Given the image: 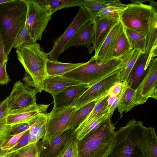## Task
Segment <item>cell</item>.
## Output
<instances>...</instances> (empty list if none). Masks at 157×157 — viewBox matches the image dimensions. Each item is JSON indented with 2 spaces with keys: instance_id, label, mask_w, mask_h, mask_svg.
<instances>
[{
  "instance_id": "cell-26",
  "label": "cell",
  "mask_w": 157,
  "mask_h": 157,
  "mask_svg": "<svg viewBox=\"0 0 157 157\" xmlns=\"http://www.w3.org/2000/svg\"><path fill=\"white\" fill-rule=\"evenodd\" d=\"M83 63H64L58 61H52L48 59L46 64L48 76L62 75L78 67Z\"/></svg>"
},
{
  "instance_id": "cell-27",
  "label": "cell",
  "mask_w": 157,
  "mask_h": 157,
  "mask_svg": "<svg viewBox=\"0 0 157 157\" xmlns=\"http://www.w3.org/2000/svg\"><path fill=\"white\" fill-rule=\"evenodd\" d=\"M127 7V4L121 2L119 0L111 6H108L100 11L97 17L101 19L109 20L120 21L121 15Z\"/></svg>"
},
{
  "instance_id": "cell-38",
  "label": "cell",
  "mask_w": 157,
  "mask_h": 157,
  "mask_svg": "<svg viewBox=\"0 0 157 157\" xmlns=\"http://www.w3.org/2000/svg\"><path fill=\"white\" fill-rule=\"evenodd\" d=\"M30 127L28 123H22L11 125L10 134L13 136L29 129Z\"/></svg>"
},
{
  "instance_id": "cell-39",
  "label": "cell",
  "mask_w": 157,
  "mask_h": 157,
  "mask_svg": "<svg viewBox=\"0 0 157 157\" xmlns=\"http://www.w3.org/2000/svg\"><path fill=\"white\" fill-rule=\"evenodd\" d=\"M29 129L22 136L16 145L10 150L4 152H0L2 153H8L11 151H15L20 148L28 144L29 140Z\"/></svg>"
},
{
  "instance_id": "cell-16",
  "label": "cell",
  "mask_w": 157,
  "mask_h": 157,
  "mask_svg": "<svg viewBox=\"0 0 157 157\" xmlns=\"http://www.w3.org/2000/svg\"><path fill=\"white\" fill-rule=\"evenodd\" d=\"M149 53H141L137 59L128 75L127 85L136 90L146 74L150 62L154 58L149 57Z\"/></svg>"
},
{
  "instance_id": "cell-36",
  "label": "cell",
  "mask_w": 157,
  "mask_h": 157,
  "mask_svg": "<svg viewBox=\"0 0 157 157\" xmlns=\"http://www.w3.org/2000/svg\"><path fill=\"white\" fill-rule=\"evenodd\" d=\"M17 151L19 157H36L39 152L37 143L28 144Z\"/></svg>"
},
{
  "instance_id": "cell-46",
  "label": "cell",
  "mask_w": 157,
  "mask_h": 157,
  "mask_svg": "<svg viewBox=\"0 0 157 157\" xmlns=\"http://www.w3.org/2000/svg\"><path fill=\"white\" fill-rule=\"evenodd\" d=\"M149 5L155 10L157 11V2L153 0H149Z\"/></svg>"
},
{
  "instance_id": "cell-41",
  "label": "cell",
  "mask_w": 157,
  "mask_h": 157,
  "mask_svg": "<svg viewBox=\"0 0 157 157\" xmlns=\"http://www.w3.org/2000/svg\"><path fill=\"white\" fill-rule=\"evenodd\" d=\"M10 78L7 72L6 66H3L0 63V84H7Z\"/></svg>"
},
{
  "instance_id": "cell-32",
  "label": "cell",
  "mask_w": 157,
  "mask_h": 157,
  "mask_svg": "<svg viewBox=\"0 0 157 157\" xmlns=\"http://www.w3.org/2000/svg\"><path fill=\"white\" fill-rule=\"evenodd\" d=\"M141 53H142L139 51L133 50L128 60L121 69L120 73V82L127 81L132 69Z\"/></svg>"
},
{
  "instance_id": "cell-35",
  "label": "cell",
  "mask_w": 157,
  "mask_h": 157,
  "mask_svg": "<svg viewBox=\"0 0 157 157\" xmlns=\"http://www.w3.org/2000/svg\"><path fill=\"white\" fill-rule=\"evenodd\" d=\"M6 119L0 121V149L13 136L10 134L11 125L7 124Z\"/></svg>"
},
{
  "instance_id": "cell-1",
  "label": "cell",
  "mask_w": 157,
  "mask_h": 157,
  "mask_svg": "<svg viewBox=\"0 0 157 157\" xmlns=\"http://www.w3.org/2000/svg\"><path fill=\"white\" fill-rule=\"evenodd\" d=\"M16 52L25 70L23 81L27 86L34 87L37 93L41 92L43 81L48 76V53L44 52L36 42L25 44Z\"/></svg>"
},
{
  "instance_id": "cell-2",
  "label": "cell",
  "mask_w": 157,
  "mask_h": 157,
  "mask_svg": "<svg viewBox=\"0 0 157 157\" xmlns=\"http://www.w3.org/2000/svg\"><path fill=\"white\" fill-rule=\"evenodd\" d=\"M132 49L120 57L108 61H101L93 56L78 67L62 75L90 86L114 73L121 70L128 60Z\"/></svg>"
},
{
  "instance_id": "cell-43",
  "label": "cell",
  "mask_w": 157,
  "mask_h": 157,
  "mask_svg": "<svg viewBox=\"0 0 157 157\" xmlns=\"http://www.w3.org/2000/svg\"><path fill=\"white\" fill-rule=\"evenodd\" d=\"M8 59L5 52L2 39L0 35V63L3 66H6Z\"/></svg>"
},
{
  "instance_id": "cell-51",
  "label": "cell",
  "mask_w": 157,
  "mask_h": 157,
  "mask_svg": "<svg viewBox=\"0 0 157 157\" xmlns=\"http://www.w3.org/2000/svg\"><path fill=\"white\" fill-rule=\"evenodd\" d=\"M60 157V156H58V157Z\"/></svg>"
},
{
  "instance_id": "cell-20",
  "label": "cell",
  "mask_w": 157,
  "mask_h": 157,
  "mask_svg": "<svg viewBox=\"0 0 157 157\" xmlns=\"http://www.w3.org/2000/svg\"><path fill=\"white\" fill-rule=\"evenodd\" d=\"M108 95L97 101L92 110L85 119L73 130V135L77 139L82 132L98 118L108 111Z\"/></svg>"
},
{
  "instance_id": "cell-40",
  "label": "cell",
  "mask_w": 157,
  "mask_h": 157,
  "mask_svg": "<svg viewBox=\"0 0 157 157\" xmlns=\"http://www.w3.org/2000/svg\"><path fill=\"white\" fill-rule=\"evenodd\" d=\"M125 82H119L115 84L110 89L107 95H108L110 97L117 96L118 95L121 93Z\"/></svg>"
},
{
  "instance_id": "cell-7",
  "label": "cell",
  "mask_w": 157,
  "mask_h": 157,
  "mask_svg": "<svg viewBox=\"0 0 157 157\" xmlns=\"http://www.w3.org/2000/svg\"><path fill=\"white\" fill-rule=\"evenodd\" d=\"M27 10L25 25L33 42L40 40L52 15L36 0H23Z\"/></svg>"
},
{
  "instance_id": "cell-34",
  "label": "cell",
  "mask_w": 157,
  "mask_h": 157,
  "mask_svg": "<svg viewBox=\"0 0 157 157\" xmlns=\"http://www.w3.org/2000/svg\"><path fill=\"white\" fill-rule=\"evenodd\" d=\"M32 42H33L25 25L17 35L13 48L19 49L25 44Z\"/></svg>"
},
{
  "instance_id": "cell-10",
  "label": "cell",
  "mask_w": 157,
  "mask_h": 157,
  "mask_svg": "<svg viewBox=\"0 0 157 157\" xmlns=\"http://www.w3.org/2000/svg\"><path fill=\"white\" fill-rule=\"evenodd\" d=\"M120 71L107 76L90 86L71 105L78 110L91 102L98 101L106 96L112 87L120 82Z\"/></svg>"
},
{
  "instance_id": "cell-4",
  "label": "cell",
  "mask_w": 157,
  "mask_h": 157,
  "mask_svg": "<svg viewBox=\"0 0 157 157\" xmlns=\"http://www.w3.org/2000/svg\"><path fill=\"white\" fill-rule=\"evenodd\" d=\"M131 1L121 17L124 28L146 35V41L157 36V11L143 3L146 1Z\"/></svg>"
},
{
  "instance_id": "cell-31",
  "label": "cell",
  "mask_w": 157,
  "mask_h": 157,
  "mask_svg": "<svg viewBox=\"0 0 157 157\" xmlns=\"http://www.w3.org/2000/svg\"><path fill=\"white\" fill-rule=\"evenodd\" d=\"M131 49H132V47L124 28L118 38L114 48L113 59L120 57Z\"/></svg>"
},
{
  "instance_id": "cell-13",
  "label": "cell",
  "mask_w": 157,
  "mask_h": 157,
  "mask_svg": "<svg viewBox=\"0 0 157 157\" xmlns=\"http://www.w3.org/2000/svg\"><path fill=\"white\" fill-rule=\"evenodd\" d=\"M49 105L36 103L27 107L9 109L6 119L7 124L12 125L20 123H27L40 113H47Z\"/></svg>"
},
{
  "instance_id": "cell-19",
  "label": "cell",
  "mask_w": 157,
  "mask_h": 157,
  "mask_svg": "<svg viewBox=\"0 0 157 157\" xmlns=\"http://www.w3.org/2000/svg\"><path fill=\"white\" fill-rule=\"evenodd\" d=\"M94 24L90 21L82 26L71 38L66 45L65 51L71 47L84 46L89 48L94 40Z\"/></svg>"
},
{
  "instance_id": "cell-6",
  "label": "cell",
  "mask_w": 157,
  "mask_h": 157,
  "mask_svg": "<svg viewBox=\"0 0 157 157\" xmlns=\"http://www.w3.org/2000/svg\"><path fill=\"white\" fill-rule=\"evenodd\" d=\"M109 118L97 128L78 141L79 156L82 157H105L115 137V127Z\"/></svg>"
},
{
  "instance_id": "cell-47",
  "label": "cell",
  "mask_w": 157,
  "mask_h": 157,
  "mask_svg": "<svg viewBox=\"0 0 157 157\" xmlns=\"http://www.w3.org/2000/svg\"><path fill=\"white\" fill-rule=\"evenodd\" d=\"M13 157H19V154L17 151H15Z\"/></svg>"
},
{
  "instance_id": "cell-5",
  "label": "cell",
  "mask_w": 157,
  "mask_h": 157,
  "mask_svg": "<svg viewBox=\"0 0 157 157\" xmlns=\"http://www.w3.org/2000/svg\"><path fill=\"white\" fill-rule=\"evenodd\" d=\"M144 127L142 121L133 119L120 128L105 157H144L139 143Z\"/></svg>"
},
{
  "instance_id": "cell-8",
  "label": "cell",
  "mask_w": 157,
  "mask_h": 157,
  "mask_svg": "<svg viewBox=\"0 0 157 157\" xmlns=\"http://www.w3.org/2000/svg\"><path fill=\"white\" fill-rule=\"evenodd\" d=\"M77 110L72 105L53 109L50 113H47L46 133L40 142L42 144H49L54 138L66 130Z\"/></svg>"
},
{
  "instance_id": "cell-33",
  "label": "cell",
  "mask_w": 157,
  "mask_h": 157,
  "mask_svg": "<svg viewBox=\"0 0 157 157\" xmlns=\"http://www.w3.org/2000/svg\"><path fill=\"white\" fill-rule=\"evenodd\" d=\"M79 156L78 141L72 135L66 142L60 157H78Z\"/></svg>"
},
{
  "instance_id": "cell-42",
  "label": "cell",
  "mask_w": 157,
  "mask_h": 157,
  "mask_svg": "<svg viewBox=\"0 0 157 157\" xmlns=\"http://www.w3.org/2000/svg\"><path fill=\"white\" fill-rule=\"evenodd\" d=\"M9 110L6 98L0 103V121L6 117Z\"/></svg>"
},
{
  "instance_id": "cell-45",
  "label": "cell",
  "mask_w": 157,
  "mask_h": 157,
  "mask_svg": "<svg viewBox=\"0 0 157 157\" xmlns=\"http://www.w3.org/2000/svg\"><path fill=\"white\" fill-rule=\"evenodd\" d=\"M15 152L11 151L6 153L0 152V157H13Z\"/></svg>"
},
{
  "instance_id": "cell-15",
  "label": "cell",
  "mask_w": 157,
  "mask_h": 157,
  "mask_svg": "<svg viewBox=\"0 0 157 157\" xmlns=\"http://www.w3.org/2000/svg\"><path fill=\"white\" fill-rule=\"evenodd\" d=\"M89 87L83 84L72 86L52 95L54 102L53 109L63 108L71 105Z\"/></svg>"
},
{
  "instance_id": "cell-44",
  "label": "cell",
  "mask_w": 157,
  "mask_h": 157,
  "mask_svg": "<svg viewBox=\"0 0 157 157\" xmlns=\"http://www.w3.org/2000/svg\"><path fill=\"white\" fill-rule=\"evenodd\" d=\"M121 92V93L118 95L117 98H116L114 101L112 103V104L108 108V111H112L114 112L115 110L117 108Z\"/></svg>"
},
{
  "instance_id": "cell-3",
  "label": "cell",
  "mask_w": 157,
  "mask_h": 157,
  "mask_svg": "<svg viewBox=\"0 0 157 157\" xmlns=\"http://www.w3.org/2000/svg\"><path fill=\"white\" fill-rule=\"evenodd\" d=\"M27 10L23 0H11L0 4V35L7 57L17 35L25 25Z\"/></svg>"
},
{
  "instance_id": "cell-28",
  "label": "cell",
  "mask_w": 157,
  "mask_h": 157,
  "mask_svg": "<svg viewBox=\"0 0 157 157\" xmlns=\"http://www.w3.org/2000/svg\"><path fill=\"white\" fill-rule=\"evenodd\" d=\"M117 1V0H84L82 6L93 19L97 17L101 10L113 4Z\"/></svg>"
},
{
  "instance_id": "cell-25",
  "label": "cell",
  "mask_w": 157,
  "mask_h": 157,
  "mask_svg": "<svg viewBox=\"0 0 157 157\" xmlns=\"http://www.w3.org/2000/svg\"><path fill=\"white\" fill-rule=\"evenodd\" d=\"M52 15L61 9L82 6L83 0H36Z\"/></svg>"
},
{
  "instance_id": "cell-29",
  "label": "cell",
  "mask_w": 157,
  "mask_h": 157,
  "mask_svg": "<svg viewBox=\"0 0 157 157\" xmlns=\"http://www.w3.org/2000/svg\"><path fill=\"white\" fill-rule=\"evenodd\" d=\"M124 29L132 49L139 51L142 53H145L146 46V36L130 29L124 28Z\"/></svg>"
},
{
  "instance_id": "cell-49",
  "label": "cell",
  "mask_w": 157,
  "mask_h": 157,
  "mask_svg": "<svg viewBox=\"0 0 157 157\" xmlns=\"http://www.w3.org/2000/svg\"><path fill=\"white\" fill-rule=\"evenodd\" d=\"M40 154V151H39V154H38V155L36 157H39Z\"/></svg>"
},
{
  "instance_id": "cell-24",
  "label": "cell",
  "mask_w": 157,
  "mask_h": 157,
  "mask_svg": "<svg viewBox=\"0 0 157 157\" xmlns=\"http://www.w3.org/2000/svg\"><path fill=\"white\" fill-rule=\"evenodd\" d=\"M136 90L128 86L125 82L122 87L117 108L121 114L127 112L136 106Z\"/></svg>"
},
{
  "instance_id": "cell-18",
  "label": "cell",
  "mask_w": 157,
  "mask_h": 157,
  "mask_svg": "<svg viewBox=\"0 0 157 157\" xmlns=\"http://www.w3.org/2000/svg\"><path fill=\"white\" fill-rule=\"evenodd\" d=\"M73 130L67 129L56 136L49 144H43L38 142L37 145L40 151L39 157L60 156L64 146L69 138L73 135Z\"/></svg>"
},
{
  "instance_id": "cell-37",
  "label": "cell",
  "mask_w": 157,
  "mask_h": 157,
  "mask_svg": "<svg viewBox=\"0 0 157 157\" xmlns=\"http://www.w3.org/2000/svg\"><path fill=\"white\" fill-rule=\"evenodd\" d=\"M27 131L13 136L0 149V152H4L11 149L16 145Z\"/></svg>"
},
{
  "instance_id": "cell-50",
  "label": "cell",
  "mask_w": 157,
  "mask_h": 157,
  "mask_svg": "<svg viewBox=\"0 0 157 157\" xmlns=\"http://www.w3.org/2000/svg\"><path fill=\"white\" fill-rule=\"evenodd\" d=\"M78 157H81V156H79Z\"/></svg>"
},
{
  "instance_id": "cell-23",
  "label": "cell",
  "mask_w": 157,
  "mask_h": 157,
  "mask_svg": "<svg viewBox=\"0 0 157 157\" xmlns=\"http://www.w3.org/2000/svg\"><path fill=\"white\" fill-rule=\"evenodd\" d=\"M139 143L144 157H157V139L154 128L145 126Z\"/></svg>"
},
{
  "instance_id": "cell-9",
  "label": "cell",
  "mask_w": 157,
  "mask_h": 157,
  "mask_svg": "<svg viewBox=\"0 0 157 157\" xmlns=\"http://www.w3.org/2000/svg\"><path fill=\"white\" fill-rule=\"evenodd\" d=\"M92 21V19L83 6L79 7L78 12L63 33L56 39L53 48L48 53V59L58 61L60 55L65 51V47L71 38L83 25Z\"/></svg>"
},
{
  "instance_id": "cell-12",
  "label": "cell",
  "mask_w": 157,
  "mask_h": 157,
  "mask_svg": "<svg viewBox=\"0 0 157 157\" xmlns=\"http://www.w3.org/2000/svg\"><path fill=\"white\" fill-rule=\"evenodd\" d=\"M37 92L26 85L18 80L16 82L9 96L6 98L10 109L27 107L36 104Z\"/></svg>"
},
{
  "instance_id": "cell-22",
  "label": "cell",
  "mask_w": 157,
  "mask_h": 157,
  "mask_svg": "<svg viewBox=\"0 0 157 157\" xmlns=\"http://www.w3.org/2000/svg\"><path fill=\"white\" fill-rule=\"evenodd\" d=\"M47 121V113H41L27 122L30 127L28 144L37 143L43 139L46 133Z\"/></svg>"
},
{
  "instance_id": "cell-14",
  "label": "cell",
  "mask_w": 157,
  "mask_h": 157,
  "mask_svg": "<svg viewBox=\"0 0 157 157\" xmlns=\"http://www.w3.org/2000/svg\"><path fill=\"white\" fill-rule=\"evenodd\" d=\"M124 28L120 20L113 26L98 52L93 56L94 57L101 61H108L114 59V48Z\"/></svg>"
},
{
  "instance_id": "cell-30",
  "label": "cell",
  "mask_w": 157,
  "mask_h": 157,
  "mask_svg": "<svg viewBox=\"0 0 157 157\" xmlns=\"http://www.w3.org/2000/svg\"><path fill=\"white\" fill-rule=\"evenodd\" d=\"M97 101L91 102L77 110L72 117L66 130H74L83 121L92 110Z\"/></svg>"
},
{
  "instance_id": "cell-11",
  "label": "cell",
  "mask_w": 157,
  "mask_h": 157,
  "mask_svg": "<svg viewBox=\"0 0 157 157\" xmlns=\"http://www.w3.org/2000/svg\"><path fill=\"white\" fill-rule=\"evenodd\" d=\"M136 106L146 102L149 98L157 100V58L151 60L145 76L136 90Z\"/></svg>"
},
{
  "instance_id": "cell-48",
  "label": "cell",
  "mask_w": 157,
  "mask_h": 157,
  "mask_svg": "<svg viewBox=\"0 0 157 157\" xmlns=\"http://www.w3.org/2000/svg\"><path fill=\"white\" fill-rule=\"evenodd\" d=\"M11 0H0V4L9 2Z\"/></svg>"
},
{
  "instance_id": "cell-17",
  "label": "cell",
  "mask_w": 157,
  "mask_h": 157,
  "mask_svg": "<svg viewBox=\"0 0 157 157\" xmlns=\"http://www.w3.org/2000/svg\"><path fill=\"white\" fill-rule=\"evenodd\" d=\"M92 21L94 24V36L93 46L89 48V52L91 53L94 51L95 55L99 50L112 27L119 21L101 19L98 17L93 18Z\"/></svg>"
},
{
  "instance_id": "cell-21",
  "label": "cell",
  "mask_w": 157,
  "mask_h": 157,
  "mask_svg": "<svg viewBox=\"0 0 157 157\" xmlns=\"http://www.w3.org/2000/svg\"><path fill=\"white\" fill-rule=\"evenodd\" d=\"M82 84L62 75L47 76L44 80L43 90L53 95L72 86Z\"/></svg>"
}]
</instances>
